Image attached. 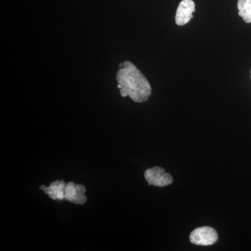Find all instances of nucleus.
Here are the masks:
<instances>
[{
	"mask_svg": "<svg viewBox=\"0 0 251 251\" xmlns=\"http://www.w3.org/2000/svg\"><path fill=\"white\" fill-rule=\"evenodd\" d=\"M116 80L122 97L128 96L133 101L143 103L151 96V87L148 79L129 61H126L120 65Z\"/></svg>",
	"mask_w": 251,
	"mask_h": 251,
	"instance_id": "1",
	"label": "nucleus"
},
{
	"mask_svg": "<svg viewBox=\"0 0 251 251\" xmlns=\"http://www.w3.org/2000/svg\"><path fill=\"white\" fill-rule=\"evenodd\" d=\"M219 239V234L213 227H198L190 234V241L198 246H211L215 244Z\"/></svg>",
	"mask_w": 251,
	"mask_h": 251,
	"instance_id": "2",
	"label": "nucleus"
},
{
	"mask_svg": "<svg viewBox=\"0 0 251 251\" xmlns=\"http://www.w3.org/2000/svg\"><path fill=\"white\" fill-rule=\"evenodd\" d=\"M145 178L149 185L158 187H165L173 182V176L169 173H166L161 167H153L147 170L145 173Z\"/></svg>",
	"mask_w": 251,
	"mask_h": 251,
	"instance_id": "3",
	"label": "nucleus"
},
{
	"mask_svg": "<svg viewBox=\"0 0 251 251\" xmlns=\"http://www.w3.org/2000/svg\"><path fill=\"white\" fill-rule=\"evenodd\" d=\"M196 11V4L193 0H182L180 2L176 16L175 22L179 26L185 25L190 22L193 17V13Z\"/></svg>",
	"mask_w": 251,
	"mask_h": 251,
	"instance_id": "4",
	"label": "nucleus"
},
{
	"mask_svg": "<svg viewBox=\"0 0 251 251\" xmlns=\"http://www.w3.org/2000/svg\"><path fill=\"white\" fill-rule=\"evenodd\" d=\"M66 186L65 181L57 180L51 183L49 186H41L40 188L53 201H62L65 196Z\"/></svg>",
	"mask_w": 251,
	"mask_h": 251,
	"instance_id": "5",
	"label": "nucleus"
},
{
	"mask_svg": "<svg viewBox=\"0 0 251 251\" xmlns=\"http://www.w3.org/2000/svg\"><path fill=\"white\" fill-rule=\"evenodd\" d=\"M239 16L246 23H251V0H238Z\"/></svg>",
	"mask_w": 251,
	"mask_h": 251,
	"instance_id": "6",
	"label": "nucleus"
},
{
	"mask_svg": "<svg viewBox=\"0 0 251 251\" xmlns=\"http://www.w3.org/2000/svg\"><path fill=\"white\" fill-rule=\"evenodd\" d=\"M86 188L82 184H75V193L70 202L75 204H84L87 202V196H85Z\"/></svg>",
	"mask_w": 251,
	"mask_h": 251,
	"instance_id": "7",
	"label": "nucleus"
},
{
	"mask_svg": "<svg viewBox=\"0 0 251 251\" xmlns=\"http://www.w3.org/2000/svg\"></svg>",
	"mask_w": 251,
	"mask_h": 251,
	"instance_id": "8",
	"label": "nucleus"
}]
</instances>
